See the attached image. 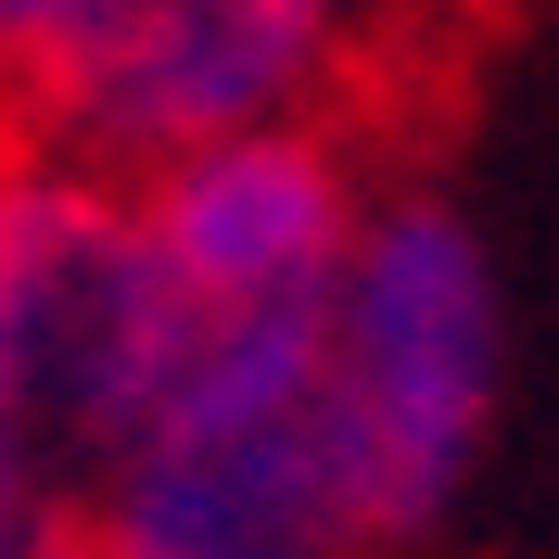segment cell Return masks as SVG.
<instances>
[{
	"instance_id": "cell-5",
	"label": "cell",
	"mask_w": 559,
	"mask_h": 559,
	"mask_svg": "<svg viewBox=\"0 0 559 559\" xmlns=\"http://www.w3.org/2000/svg\"><path fill=\"white\" fill-rule=\"evenodd\" d=\"M140 204H153V242L178 254V280H191L204 306H293V293H331L344 254H356V229H369L356 166L318 128H293V115L166 153Z\"/></svg>"
},
{
	"instance_id": "cell-3",
	"label": "cell",
	"mask_w": 559,
	"mask_h": 559,
	"mask_svg": "<svg viewBox=\"0 0 559 559\" xmlns=\"http://www.w3.org/2000/svg\"><path fill=\"white\" fill-rule=\"evenodd\" d=\"M496 369H509V306H496L484 229L432 191L369 204L344 280H331V394H344L369 547H407L445 522V496L484 457Z\"/></svg>"
},
{
	"instance_id": "cell-1",
	"label": "cell",
	"mask_w": 559,
	"mask_h": 559,
	"mask_svg": "<svg viewBox=\"0 0 559 559\" xmlns=\"http://www.w3.org/2000/svg\"><path fill=\"white\" fill-rule=\"evenodd\" d=\"M204 293L153 204L64 153L0 166V559H103V509Z\"/></svg>"
},
{
	"instance_id": "cell-2",
	"label": "cell",
	"mask_w": 559,
	"mask_h": 559,
	"mask_svg": "<svg viewBox=\"0 0 559 559\" xmlns=\"http://www.w3.org/2000/svg\"><path fill=\"white\" fill-rule=\"evenodd\" d=\"M356 445L331 394V293L204 306L103 509V559H356Z\"/></svg>"
},
{
	"instance_id": "cell-4",
	"label": "cell",
	"mask_w": 559,
	"mask_h": 559,
	"mask_svg": "<svg viewBox=\"0 0 559 559\" xmlns=\"http://www.w3.org/2000/svg\"><path fill=\"white\" fill-rule=\"evenodd\" d=\"M344 0H0V90L76 153L166 166L318 90Z\"/></svg>"
}]
</instances>
